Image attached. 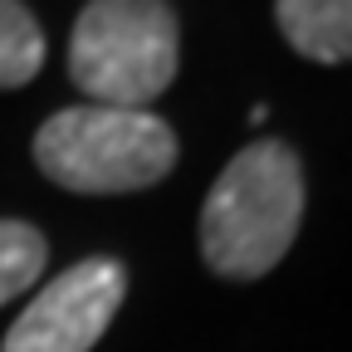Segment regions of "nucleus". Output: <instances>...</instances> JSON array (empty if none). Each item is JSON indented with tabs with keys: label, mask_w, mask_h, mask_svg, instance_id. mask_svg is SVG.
Wrapping results in <instances>:
<instances>
[{
	"label": "nucleus",
	"mask_w": 352,
	"mask_h": 352,
	"mask_svg": "<svg viewBox=\"0 0 352 352\" xmlns=\"http://www.w3.org/2000/svg\"><path fill=\"white\" fill-rule=\"evenodd\" d=\"M303 220V166L289 142L254 138L201 206V254L220 279H259L289 254Z\"/></svg>",
	"instance_id": "f257e3e1"
},
{
	"label": "nucleus",
	"mask_w": 352,
	"mask_h": 352,
	"mask_svg": "<svg viewBox=\"0 0 352 352\" xmlns=\"http://www.w3.org/2000/svg\"><path fill=\"white\" fill-rule=\"evenodd\" d=\"M34 162L54 186L78 196L147 191L176 166V132L147 108L78 103L34 132Z\"/></svg>",
	"instance_id": "f03ea898"
},
{
	"label": "nucleus",
	"mask_w": 352,
	"mask_h": 352,
	"mask_svg": "<svg viewBox=\"0 0 352 352\" xmlns=\"http://www.w3.org/2000/svg\"><path fill=\"white\" fill-rule=\"evenodd\" d=\"M182 64V30L166 0H88L69 34V78L103 108H147Z\"/></svg>",
	"instance_id": "7ed1b4c3"
},
{
	"label": "nucleus",
	"mask_w": 352,
	"mask_h": 352,
	"mask_svg": "<svg viewBox=\"0 0 352 352\" xmlns=\"http://www.w3.org/2000/svg\"><path fill=\"white\" fill-rule=\"evenodd\" d=\"M122 294H127V270L118 259L108 254L78 259L74 270L50 279V289H39L25 303V314L10 323L0 352H94Z\"/></svg>",
	"instance_id": "20e7f679"
},
{
	"label": "nucleus",
	"mask_w": 352,
	"mask_h": 352,
	"mask_svg": "<svg viewBox=\"0 0 352 352\" xmlns=\"http://www.w3.org/2000/svg\"><path fill=\"white\" fill-rule=\"evenodd\" d=\"M279 34L314 64L352 59V0H274Z\"/></svg>",
	"instance_id": "39448f33"
},
{
	"label": "nucleus",
	"mask_w": 352,
	"mask_h": 352,
	"mask_svg": "<svg viewBox=\"0 0 352 352\" xmlns=\"http://www.w3.org/2000/svg\"><path fill=\"white\" fill-rule=\"evenodd\" d=\"M44 69V30L20 0H0V88H20Z\"/></svg>",
	"instance_id": "423d86ee"
},
{
	"label": "nucleus",
	"mask_w": 352,
	"mask_h": 352,
	"mask_svg": "<svg viewBox=\"0 0 352 352\" xmlns=\"http://www.w3.org/2000/svg\"><path fill=\"white\" fill-rule=\"evenodd\" d=\"M44 259H50V245H44V235L34 226H25V220H0V303L25 294L44 274Z\"/></svg>",
	"instance_id": "0eeeda50"
}]
</instances>
